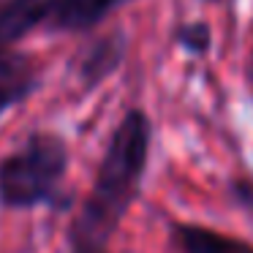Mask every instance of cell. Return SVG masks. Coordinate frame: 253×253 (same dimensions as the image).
<instances>
[{"instance_id":"6da1fadb","label":"cell","mask_w":253,"mask_h":253,"mask_svg":"<svg viewBox=\"0 0 253 253\" xmlns=\"http://www.w3.org/2000/svg\"><path fill=\"white\" fill-rule=\"evenodd\" d=\"M150 155V120L131 109L115 128L101 158L93 191L68 229L71 253H112L109 242L136 202Z\"/></svg>"},{"instance_id":"7a4b0ae2","label":"cell","mask_w":253,"mask_h":253,"mask_svg":"<svg viewBox=\"0 0 253 253\" xmlns=\"http://www.w3.org/2000/svg\"><path fill=\"white\" fill-rule=\"evenodd\" d=\"M68 171V144L57 133L36 131L22 147L0 161V204L11 210L68 207L63 177Z\"/></svg>"},{"instance_id":"3957f363","label":"cell","mask_w":253,"mask_h":253,"mask_svg":"<svg viewBox=\"0 0 253 253\" xmlns=\"http://www.w3.org/2000/svg\"><path fill=\"white\" fill-rule=\"evenodd\" d=\"M128 0H46V19L55 30H87Z\"/></svg>"},{"instance_id":"277c9868","label":"cell","mask_w":253,"mask_h":253,"mask_svg":"<svg viewBox=\"0 0 253 253\" xmlns=\"http://www.w3.org/2000/svg\"><path fill=\"white\" fill-rule=\"evenodd\" d=\"M126 36L123 33H109L104 36V39L93 41V44L87 46V49L82 52V57H79L77 63V74L79 79H82L84 87H95L98 82H104L109 74L117 71V66L123 63V57H126Z\"/></svg>"},{"instance_id":"5b68a950","label":"cell","mask_w":253,"mask_h":253,"mask_svg":"<svg viewBox=\"0 0 253 253\" xmlns=\"http://www.w3.org/2000/svg\"><path fill=\"white\" fill-rule=\"evenodd\" d=\"M171 234L182 253H253V245H248L245 240L199 223H174Z\"/></svg>"},{"instance_id":"8992f818","label":"cell","mask_w":253,"mask_h":253,"mask_svg":"<svg viewBox=\"0 0 253 253\" xmlns=\"http://www.w3.org/2000/svg\"><path fill=\"white\" fill-rule=\"evenodd\" d=\"M46 19V0H0V46L28 36Z\"/></svg>"},{"instance_id":"52a82bcc","label":"cell","mask_w":253,"mask_h":253,"mask_svg":"<svg viewBox=\"0 0 253 253\" xmlns=\"http://www.w3.org/2000/svg\"><path fill=\"white\" fill-rule=\"evenodd\" d=\"M36 87L33 66L25 55L0 46V93L11 95L14 101H22Z\"/></svg>"},{"instance_id":"ba28073f","label":"cell","mask_w":253,"mask_h":253,"mask_svg":"<svg viewBox=\"0 0 253 253\" xmlns=\"http://www.w3.org/2000/svg\"><path fill=\"white\" fill-rule=\"evenodd\" d=\"M174 41L191 55H204L210 49V44H212V33H210V28L204 22H188L177 28Z\"/></svg>"},{"instance_id":"9c48e42d","label":"cell","mask_w":253,"mask_h":253,"mask_svg":"<svg viewBox=\"0 0 253 253\" xmlns=\"http://www.w3.org/2000/svg\"><path fill=\"white\" fill-rule=\"evenodd\" d=\"M17 104V101L11 98V95H6V93H0V115H3V112L8 109V106H14Z\"/></svg>"}]
</instances>
